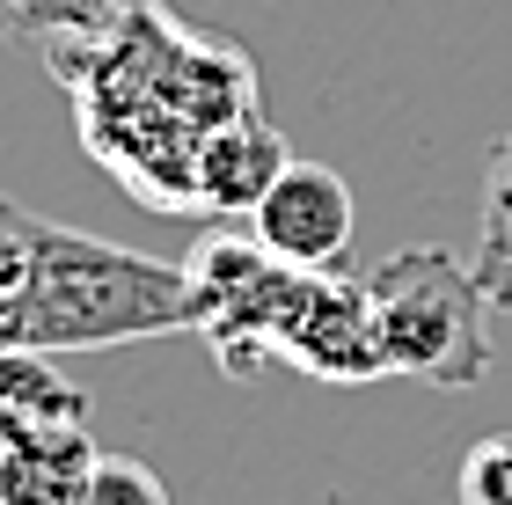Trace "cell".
<instances>
[{
	"label": "cell",
	"mask_w": 512,
	"mask_h": 505,
	"mask_svg": "<svg viewBox=\"0 0 512 505\" xmlns=\"http://www.w3.org/2000/svg\"><path fill=\"white\" fill-rule=\"evenodd\" d=\"M44 59L81 110L88 154L154 213H198V147L256 110L249 52L176 22L161 0H125L110 30L59 37Z\"/></svg>",
	"instance_id": "obj_1"
},
{
	"label": "cell",
	"mask_w": 512,
	"mask_h": 505,
	"mask_svg": "<svg viewBox=\"0 0 512 505\" xmlns=\"http://www.w3.org/2000/svg\"><path fill=\"white\" fill-rule=\"evenodd\" d=\"M183 264L0 198V352H88L183 330Z\"/></svg>",
	"instance_id": "obj_2"
},
{
	"label": "cell",
	"mask_w": 512,
	"mask_h": 505,
	"mask_svg": "<svg viewBox=\"0 0 512 505\" xmlns=\"http://www.w3.org/2000/svg\"><path fill=\"white\" fill-rule=\"evenodd\" d=\"M381 323L388 374L432 381V388H476L491 374V301L476 286V264L447 257V249H395L366 279Z\"/></svg>",
	"instance_id": "obj_3"
},
{
	"label": "cell",
	"mask_w": 512,
	"mask_h": 505,
	"mask_svg": "<svg viewBox=\"0 0 512 505\" xmlns=\"http://www.w3.org/2000/svg\"><path fill=\"white\" fill-rule=\"evenodd\" d=\"M183 279H191V293H183V330L205 337V352L220 359L227 381H256L278 344V323H286L293 308V286L300 271L278 264L256 235H205L198 257L183 264Z\"/></svg>",
	"instance_id": "obj_4"
},
{
	"label": "cell",
	"mask_w": 512,
	"mask_h": 505,
	"mask_svg": "<svg viewBox=\"0 0 512 505\" xmlns=\"http://www.w3.org/2000/svg\"><path fill=\"white\" fill-rule=\"evenodd\" d=\"M271 359H286L308 381H330V388L381 381L388 352H381V323H374V301H366V279H344V271H300Z\"/></svg>",
	"instance_id": "obj_5"
},
{
	"label": "cell",
	"mask_w": 512,
	"mask_h": 505,
	"mask_svg": "<svg viewBox=\"0 0 512 505\" xmlns=\"http://www.w3.org/2000/svg\"><path fill=\"white\" fill-rule=\"evenodd\" d=\"M352 183L330 162H286V176L264 191V205L249 213V235L293 271H337L352 257Z\"/></svg>",
	"instance_id": "obj_6"
},
{
	"label": "cell",
	"mask_w": 512,
	"mask_h": 505,
	"mask_svg": "<svg viewBox=\"0 0 512 505\" xmlns=\"http://www.w3.org/2000/svg\"><path fill=\"white\" fill-rule=\"evenodd\" d=\"M286 162H293V147L264 110L220 125L213 140L198 147V169H191L198 176V213L205 220H249L256 205H264V191L286 176Z\"/></svg>",
	"instance_id": "obj_7"
},
{
	"label": "cell",
	"mask_w": 512,
	"mask_h": 505,
	"mask_svg": "<svg viewBox=\"0 0 512 505\" xmlns=\"http://www.w3.org/2000/svg\"><path fill=\"white\" fill-rule=\"evenodd\" d=\"M103 447L88 440L81 418L30 425L22 440L0 447V505H81Z\"/></svg>",
	"instance_id": "obj_8"
},
{
	"label": "cell",
	"mask_w": 512,
	"mask_h": 505,
	"mask_svg": "<svg viewBox=\"0 0 512 505\" xmlns=\"http://www.w3.org/2000/svg\"><path fill=\"white\" fill-rule=\"evenodd\" d=\"M81 410L88 396L44 352H0V447L22 440L30 425H59V418H81Z\"/></svg>",
	"instance_id": "obj_9"
},
{
	"label": "cell",
	"mask_w": 512,
	"mask_h": 505,
	"mask_svg": "<svg viewBox=\"0 0 512 505\" xmlns=\"http://www.w3.org/2000/svg\"><path fill=\"white\" fill-rule=\"evenodd\" d=\"M476 286L498 315H512V132L483 162V235H476Z\"/></svg>",
	"instance_id": "obj_10"
},
{
	"label": "cell",
	"mask_w": 512,
	"mask_h": 505,
	"mask_svg": "<svg viewBox=\"0 0 512 505\" xmlns=\"http://www.w3.org/2000/svg\"><path fill=\"white\" fill-rule=\"evenodd\" d=\"M125 15V0H0V37H96Z\"/></svg>",
	"instance_id": "obj_11"
},
{
	"label": "cell",
	"mask_w": 512,
	"mask_h": 505,
	"mask_svg": "<svg viewBox=\"0 0 512 505\" xmlns=\"http://www.w3.org/2000/svg\"><path fill=\"white\" fill-rule=\"evenodd\" d=\"M81 505H169V484L139 462V454H103L96 476H88Z\"/></svg>",
	"instance_id": "obj_12"
},
{
	"label": "cell",
	"mask_w": 512,
	"mask_h": 505,
	"mask_svg": "<svg viewBox=\"0 0 512 505\" xmlns=\"http://www.w3.org/2000/svg\"><path fill=\"white\" fill-rule=\"evenodd\" d=\"M461 505H512V432H491L461 454V476H454Z\"/></svg>",
	"instance_id": "obj_13"
}]
</instances>
